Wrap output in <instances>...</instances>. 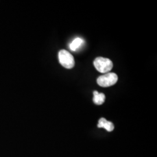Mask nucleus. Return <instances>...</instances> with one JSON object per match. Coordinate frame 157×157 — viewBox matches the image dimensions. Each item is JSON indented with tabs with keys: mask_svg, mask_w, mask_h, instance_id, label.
I'll return each mask as SVG.
<instances>
[{
	"mask_svg": "<svg viewBox=\"0 0 157 157\" xmlns=\"http://www.w3.org/2000/svg\"><path fill=\"white\" fill-rule=\"evenodd\" d=\"M94 65L95 69L100 73H107L112 70L113 63L106 58L98 57L94 61Z\"/></svg>",
	"mask_w": 157,
	"mask_h": 157,
	"instance_id": "nucleus-1",
	"label": "nucleus"
},
{
	"mask_svg": "<svg viewBox=\"0 0 157 157\" xmlns=\"http://www.w3.org/2000/svg\"><path fill=\"white\" fill-rule=\"evenodd\" d=\"M118 80V75L116 73H107L99 76L97 78V82L101 87H108L116 84Z\"/></svg>",
	"mask_w": 157,
	"mask_h": 157,
	"instance_id": "nucleus-2",
	"label": "nucleus"
},
{
	"mask_svg": "<svg viewBox=\"0 0 157 157\" xmlns=\"http://www.w3.org/2000/svg\"><path fill=\"white\" fill-rule=\"evenodd\" d=\"M93 102L97 105H102L105 100V96L103 93H99L97 91L93 92Z\"/></svg>",
	"mask_w": 157,
	"mask_h": 157,
	"instance_id": "nucleus-5",
	"label": "nucleus"
},
{
	"mask_svg": "<svg viewBox=\"0 0 157 157\" xmlns=\"http://www.w3.org/2000/svg\"><path fill=\"white\" fill-rule=\"evenodd\" d=\"M59 61L62 66L67 69H72L75 66V60L73 56L67 51L62 50L58 53Z\"/></svg>",
	"mask_w": 157,
	"mask_h": 157,
	"instance_id": "nucleus-3",
	"label": "nucleus"
},
{
	"mask_svg": "<svg viewBox=\"0 0 157 157\" xmlns=\"http://www.w3.org/2000/svg\"><path fill=\"white\" fill-rule=\"evenodd\" d=\"M99 128H104L108 132H112L114 129V125L111 122L108 121L105 118H102L98 121L97 125Z\"/></svg>",
	"mask_w": 157,
	"mask_h": 157,
	"instance_id": "nucleus-4",
	"label": "nucleus"
},
{
	"mask_svg": "<svg viewBox=\"0 0 157 157\" xmlns=\"http://www.w3.org/2000/svg\"><path fill=\"white\" fill-rule=\"evenodd\" d=\"M83 41L80 38H76L70 44V48L72 51H76L83 44Z\"/></svg>",
	"mask_w": 157,
	"mask_h": 157,
	"instance_id": "nucleus-6",
	"label": "nucleus"
}]
</instances>
